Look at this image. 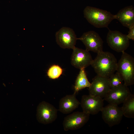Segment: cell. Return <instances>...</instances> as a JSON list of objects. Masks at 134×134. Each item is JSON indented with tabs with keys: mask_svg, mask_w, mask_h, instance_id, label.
Masks as SVG:
<instances>
[{
	"mask_svg": "<svg viewBox=\"0 0 134 134\" xmlns=\"http://www.w3.org/2000/svg\"><path fill=\"white\" fill-rule=\"evenodd\" d=\"M76 93L67 95L62 98L59 101V110L64 114L69 113L77 108L80 104L76 98Z\"/></svg>",
	"mask_w": 134,
	"mask_h": 134,
	"instance_id": "14",
	"label": "cell"
},
{
	"mask_svg": "<svg viewBox=\"0 0 134 134\" xmlns=\"http://www.w3.org/2000/svg\"><path fill=\"white\" fill-rule=\"evenodd\" d=\"M55 37L57 44L63 49H73L77 39L73 30L66 27H62L56 32Z\"/></svg>",
	"mask_w": 134,
	"mask_h": 134,
	"instance_id": "9",
	"label": "cell"
},
{
	"mask_svg": "<svg viewBox=\"0 0 134 134\" xmlns=\"http://www.w3.org/2000/svg\"><path fill=\"white\" fill-rule=\"evenodd\" d=\"M83 13L88 21L97 28H107L111 22L116 19L115 15L109 12L90 6L85 8Z\"/></svg>",
	"mask_w": 134,
	"mask_h": 134,
	"instance_id": "2",
	"label": "cell"
},
{
	"mask_svg": "<svg viewBox=\"0 0 134 134\" xmlns=\"http://www.w3.org/2000/svg\"><path fill=\"white\" fill-rule=\"evenodd\" d=\"M89 89V94L103 99L111 89L108 79L97 75L92 79Z\"/></svg>",
	"mask_w": 134,
	"mask_h": 134,
	"instance_id": "13",
	"label": "cell"
},
{
	"mask_svg": "<svg viewBox=\"0 0 134 134\" xmlns=\"http://www.w3.org/2000/svg\"><path fill=\"white\" fill-rule=\"evenodd\" d=\"M57 110L53 105L43 101L39 103L37 108V120L44 124L51 123L57 119Z\"/></svg>",
	"mask_w": 134,
	"mask_h": 134,
	"instance_id": "5",
	"label": "cell"
},
{
	"mask_svg": "<svg viewBox=\"0 0 134 134\" xmlns=\"http://www.w3.org/2000/svg\"><path fill=\"white\" fill-rule=\"evenodd\" d=\"M101 111L103 120L110 127L120 124L123 116L121 107L114 104L109 103Z\"/></svg>",
	"mask_w": 134,
	"mask_h": 134,
	"instance_id": "10",
	"label": "cell"
},
{
	"mask_svg": "<svg viewBox=\"0 0 134 134\" xmlns=\"http://www.w3.org/2000/svg\"><path fill=\"white\" fill-rule=\"evenodd\" d=\"M90 114L83 111L74 112L64 118L63 126L64 130H75L83 127L89 120Z\"/></svg>",
	"mask_w": 134,
	"mask_h": 134,
	"instance_id": "6",
	"label": "cell"
},
{
	"mask_svg": "<svg viewBox=\"0 0 134 134\" xmlns=\"http://www.w3.org/2000/svg\"><path fill=\"white\" fill-rule=\"evenodd\" d=\"M129 30L128 34L127 35V37L129 40H134V26L129 28Z\"/></svg>",
	"mask_w": 134,
	"mask_h": 134,
	"instance_id": "20",
	"label": "cell"
},
{
	"mask_svg": "<svg viewBox=\"0 0 134 134\" xmlns=\"http://www.w3.org/2000/svg\"><path fill=\"white\" fill-rule=\"evenodd\" d=\"M97 54L91 65L97 75L108 79L116 71L117 59L109 52L103 51Z\"/></svg>",
	"mask_w": 134,
	"mask_h": 134,
	"instance_id": "1",
	"label": "cell"
},
{
	"mask_svg": "<svg viewBox=\"0 0 134 134\" xmlns=\"http://www.w3.org/2000/svg\"><path fill=\"white\" fill-rule=\"evenodd\" d=\"M131 94L128 86L123 84L111 88L103 99L109 104L118 105L123 103Z\"/></svg>",
	"mask_w": 134,
	"mask_h": 134,
	"instance_id": "12",
	"label": "cell"
},
{
	"mask_svg": "<svg viewBox=\"0 0 134 134\" xmlns=\"http://www.w3.org/2000/svg\"><path fill=\"white\" fill-rule=\"evenodd\" d=\"M108 81L111 88L120 86L123 84V80L119 74L117 72L109 78Z\"/></svg>",
	"mask_w": 134,
	"mask_h": 134,
	"instance_id": "19",
	"label": "cell"
},
{
	"mask_svg": "<svg viewBox=\"0 0 134 134\" xmlns=\"http://www.w3.org/2000/svg\"><path fill=\"white\" fill-rule=\"evenodd\" d=\"M115 16L116 19L124 27L129 29L134 26V8L132 5L121 9Z\"/></svg>",
	"mask_w": 134,
	"mask_h": 134,
	"instance_id": "15",
	"label": "cell"
},
{
	"mask_svg": "<svg viewBox=\"0 0 134 134\" xmlns=\"http://www.w3.org/2000/svg\"><path fill=\"white\" fill-rule=\"evenodd\" d=\"M104 100L98 96L84 95L82 97L80 104L83 112L94 115L101 111L104 107Z\"/></svg>",
	"mask_w": 134,
	"mask_h": 134,
	"instance_id": "8",
	"label": "cell"
},
{
	"mask_svg": "<svg viewBox=\"0 0 134 134\" xmlns=\"http://www.w3.org/2000/svg\"><path fill=\"white\" fill-rule=\"evenodd\" d=\"M107 43L113 50L118 52L125 51L130 45L127 35L117 31L109 30L106 37Z\"/></svg>",
	"mask_w": 134,
	"mask_h": 134,
	"instance_id": "4",
	"label": "cell"
},
{
	"mask_svg": "<svg viewBox=\"0 0 134 134\" xmlns=\"http://www.w3.org/2000/svg\"><path fill=\"white\" fill-rule=\"evenodd\" d=\"M121 108L123 116L128 118H134V95L131 94L123 103Z\"/></svg>",
	"mask_w": 134,
	"mask_h": 134,
	"instance_id": "16",
	"label": "cell"
},
{
	"mask_svg": "<svg viewBox=\"0 0 134 134\" xmlns=\"http://www.w3.org/2000/svg\"><path fill=\"white\" fill-rule=\"evenodd\" d=\"M122 53L116 71L123 79L124 84L128 86L134 84V59L125 51Z\"/></svg>",
	"mask_w": 134,
	"mask_h": 134,
	"instance_id": "3",
	"label": "cell"
},
{
	"mask_svg": "<svg viewBox=\"0 0 134 134\" xmlns=\"http://www.w3.org/2000/svg\"><path fill=\"white\" fill-rule=\"evenodd\" d=\"M85 45L86 50L98 53L103 51V41L99 34L93 31L84 33L79 38Z\"/></svg>",
	"mask_w": 134,
	"mask_h": 134,
	"instance_id": "7",
	"label": "cell"
},
{
	"mask_svg": "<svg viewBox=\"0 0 134 134\" xmlns=\"http://www.w3.org/2000/svg\"><path fill=\"white\" fill-rule=\"evenodd\" d=\"M73 49L71 63L74 67L80 69L91 65L93 59L89 51L75 47Z\"/></svg>",
	"mask_w": 134,
	"mask_h": 134,
	"instance_id": "11",
	"label": "cell"
},
{
	"mask_svg": "<svg viewBox=\"0 0 134 134\" xmlns=\"http://www.w3.org/2000/svg\"><path fill=\"white\" fill-rule=\"evenodd\" d=\"M63 69L59 65H53L48 69L47 75L48 77L52 79H55L59 78L63 72Z\"/></svg>",
	"mask_w": 134,
	"mask_h": 134,
	"instance_id": "18",
	"label": "cell"
},
{
	"mask_svg": "<svg viewBox=\"0 0 134 134\" xmlns=\"http://www.w3.org/2000/svg\"><path fill=\"white\" fill-rule=\"evenodd\" d=\"M80 70L74 87V92L76 93L84 88H89L91 84L87 78L85 69L82 68Z\"/></svg>",
	"mask_w": 134,
	"mask_h": 134,
	"instance_id": "17",
	"label": "cell"
}]
</instances>
